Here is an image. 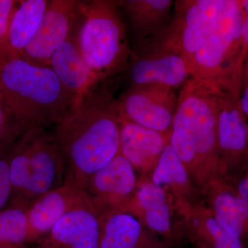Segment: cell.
Returning a JSON list of instances; mask_svg holds the SVG:
<instances>
[{
  "label": "cell",
  "instance_id": "6da1fadb",
  "mask_svg": "<svg viewBox=\"0 0 248 248\" xmlns=\"http://www.w3.org/2000/svg\"><path fill=\"white\" fill-rule=\"evenodd\" d=\"M124 73L76 97L54 126L65 165V181L84 189L86 181L120 154L121 122L116 93Z\"/></svg>",
  "mask_w": 248,
  "mask_h": 248
},
{
  "label": "cell",
  "instance_id": "7a4b0ae2",
  "mask_svg": "<svg viewBox=\"0 0 248 248\" xmlns=\"http://www.w3.org/2000/svg\"><path fill=\"white\" fill-rule=\"evenodd\" d=\"M0 91L19 138L31 128L55 126L76 99L50 67L36 66L21 57L0 59Z\"/></svg>",
  "mask_w": 248,
  "mask_h": 248
},
{
  "label": "cell",
  "instance_id": "3957f363",
  "mask_svg": "<svg viewBox=\"0 0 248 248\" xmlns=\"http://www.w3.org/2000/svg\"><path fill=\"white\" fill-rule=\"evenodd\" d=\"M208 24L198 50L189 60L192 76L221 91L241 93L246 55L241 0H203Z\"/></svg>",
  "mask_w": 248,
  "mask_h": 248
},
{
  "label": "cell",
  "instance_id": "277c9868",
  "mask_svg": "<svg viewBox=\"0 0 248 248\" xmlns=\"http://www.w3.org/2000/svg\"><path fill=\"white\" fill-rule=\"evenodd\" d=\"M219 89L192 78L180 89L169 134V144L187 169L211 166L225 176L217 143V99Z\"/></svg>",
  "mask_w": 248,
  "mask_h": 248
},
{
  "label": "cell",
  "instance_id": "5b68a950",
  "mask_svg": "<svg viewBox=\"0 0 248 248\" xmlns=\"http://www.w3.org/2000/svg\"><path fill=\"white\" fill-rule=\"evenodd\" d=\"M116 1H80L78 28L81 55L98 83L122 74L131 50Z\"/></svg>",
  "mask_w": 248,
  "mask_h": 248
},
{
  "label": "cell",
  "instance_id": "8992f818",
  "mask_svg": "<svg viewBox=\"0 0 248 248\" xmlns=\"http://www.w3.org/2000/svg\"><path fill=\"white\" fill-rule=\"evenodd\" d=\"M13 196L11 203L29 207L49 191L63 185L65 165L53 131L31 128L9 151Z\"/></svg>",
  "mask_w": 248,
  "mask_h": 248
},
{
  "label": "cell",
  "instance_id": "52a82bcc",
  "mask_svg": "<svg viewBox=\"0 0 248 248\" xmlns=\"http://www.w3.org/2000/svg\"><path fill=\"white\" fill-rule=\"evenodd\" d=\"M124 75L128 86L158 85L174 91L182 89L193 78L185 55L165 42L153 48L131 51Z\"/></svg>",
  "mask_w": 248,
  "mask_h": 248
},
{
  "label": "cell",
  "instance_id": "ba28073f",
  "mask_svg": "<svg viewBox=\"0 0 248 248\" xmlns=\"http://www.w3.org/2000/svg\"><path fill=\"white\" fill-rule=\"evenodd\" d=\"M178 94L158 85L128 86L118 97L121 118L169 137Z\"/></svg>",
  "mask_w": 248,
  "mask_h": 248
},
{
  "label": "cell",
  "instance_id": "9c48e42d",
  "mask_svg": "<svg viewBox=\"0 0 248 248\" xmlns=\"http://www.w3.org/2000/svg\"><path fill=\"white\" fill-rule=\"evenodd\" d=\"M136 172L120 153L87 179L84 190L99 216L128 211L140 182Z\"/></svg>",
  "mask_w": 248,
  "mask_h": 248
},
{
  "label": "cell",
  "instance_id": "30bf717a",
  "mask_svg": "<svg viewBox=\"0 0 248 248\" xmlns=\"http://www.w3.org/2000/svg\"><path fill=\"white\" fill-rule=\"evenodd\" d=\"M80 1L49 0L40 27L21 58L38 66L50 67L54 53L78 26Z\"/></svg>",
  "mask_w": 248,
  "mask_h": 248
},
{
  "label": "cell",
  "instance_id": "8fae6325",
  "mask_svg": "<svg viewBox=\"0 0 248 248\" xmlns=\"http://www.w3.org/2000/svg\"><path fill=\"white\" fill-rule=\"evenodd\" d=\"M240 95L219 89L217 99V143L224 178L234 174L248 157V122Z\"/></svg>",
  "mask_w": 248,
  "mask_h": 248
},
{
  "label": "cell",
  "instance_id": "7c38bea8",
  "mask_svg": "<svg viewBox=\"0 0 248 248\" xmlns=\"http://www.w3.org/2000/svg\"><path fill=\"white\" fill-rule=\"evenodd\" d=\"M116 3L126 19L133 40L131 50L153 48L164 42L172 25L174 1L120 0Z\"/></svg>",
  "mask_w": 248,
  "mask_h": 248
},
{
  "label": "cell",
  "instance_id": "4fadbf2b",
  "mask_svg": "<svg viewBox=\"0 0 248 248\" xmlns=\"http://www.w3.org/2000/svg\"><path fill=\"white\" fill-rule=\"evenodd\" d=\"M84 207L93 208L84 189L67 183L32 202L27 210L29 248L45 237L67 214Z\"/></svg>",
  "mask_w": 248,
  "mask_h": 248
},
{
  "label": "cell",
  "instance_id": "5bb4252c",
  "mask_svg": "<svg viewBox=\"0 0 248 248\" xmlns=\"http://www.w3.org/2000/svg\"><path fill=\"white\" fill-rule=\"evenodd\" d=\"M93 207L76 209L29 248H99L100 218Z\"/></svg>",
  "mask_w": 248,
  "mask_h": 248
},
{
  "label": "cell",
  "instance_id": "9a60e30c",
  "mask_svg": "<svg viewBox=\"0 0 248 248\" xmlns=\"http://www.w3.org/2000/svg\"><path fill=\"white\" fill-rule=\"evenodd\" d=\"M99 218V248H166L130 212H112Z\"/></svg>",
  "mask_w": 248,
  "mask_h": 248
},
{
  "label": "cell",
  "instance_id": "2e32d148",
  "mask_svg": "<svg viewBox=\"0 0 248 248\" xmlns=\"http://www.w3.org/2000/svg\"><path fill=\"white\" fill-rule=\"evenodd\" d=\"M120 153L137 171L145 172L154 169L169 137L140 126L120 117Z\"/></svg>",
  "mask_w": 248,
  "mask_h": 248
},
{
  "label": "cell",
  "instance_id": "e0dca14e",
  "mask_svg": "<svg viewBox=\"0 0 248 248\" xmlns=\"http://www.w3.org/2000/svg\"><path fill=\"white\" fill-rule=\"evenodd\" d=\"M78 28V23L71 37L54 53L50 65L63 87L75 98L99 84L80 51Z\"/></svg>",
  "mask_w": 248,
  "mask_h": 248
},
{
  "label": "cell",
  "instance_id": "ac0fdd59",
  "mask_svg": "<svg viewBox=\"0 0 248 248\" xmlns=\"http://www.w3.org/2000/svg\"><path fill=\"white\" fill-rule=\"evenodd\" d=\"M48 2V0L17 1L7 34L0 46V59L20 56L37 33Z\"/></svg>",
  "mask_w": 248,
  "mask_h": 248
},
{
  "label": "cell",
  "instance_id": "d6986e66",
  "mask_svg": "<svg viewBox=\"0 0 248 248\" xmlns=\"http://www.w3.org/2000/svg\"><path fill=\"white\" fill-rule=\"evenodd\" d=\"M128 211L138 217L147 229L164 236L170 234L172 218L166 192L152 181H140Z\"/></svg>",
  "mask_w": 248,
  "mask_h": 248
},
{
  "label": "cell",
  "instance_id": "ffe728a7",
  "mask_svg": "<svg viewBox=\"0 0 248 248\" xmlns=\"http://www.w3.org/2000/svg\"><path fill=\"white\" fill-rule=\"evenodd\" d=\"M212 197V213L218 223L248 248V201L227 182L217 179Z\"/></svg>",
  "mask_w": 248,
  "mask_h": 248
},
{
  "label": "cell",
  "instance_id": "44dd1931",
  "mask_svg": "<svg viewBox=\"0 0 248 248\" xmlns=\"http://www.w3.org/2000/svg\"><path fill=\"white\" fill-rule=\"evenodd\" d=\"M28 208L12 202L0 212V248H29Z\"/></svg>",
  "mask_w": 248,
  "mask_h": 248
},
{
  "label": "cell",
  "instance_id": "7402d4cb",
  "mask_svg": "<svg viewBox=\"0 0 248 248\" xmlns=\"http://www.w3.org/2000/svg\"><path fill=\"white\" fill-rule=\"evenodd\" d=\"M152 182L164 188H185L190 179L187 168L172 146L168 143L153 169Z\"/></svg>",
  "mask_w": 248,
  "mask_h": 248
},
{
  "label": "cell",
  "instance_id": "603a6c76",
  "mask_svg": "<svg viewBox=\"0 0 248 248\" xmlns=\"http://www.w3.org/2000/svg\"><path fill=\"white\" fill-rule=\"evenodd\" d=\"M196 226L195 241L198 248H245L241 240L221 226L211 211Z\"/></svg>",
  "mask_w": 248,
  "mask_h": 248
},
{
  "label": "cell",
  "instance_id": "cb8c5ba5",
  "mask_svg": "<svg viewBox=\"0 0 248 248\" xmlns=\"http://www.w3.org/2000/svg\"><path fill=\"white\" fill-rule=\"evenodd\" d=\"M19 139L14 118L0 91V152L8 149Z\"/></svg>",
  "mask_w": 248,
  "mask_h": 248
},
{
  "label": "cell",
  "instance_id": "d4e9b609",
  "mask_svg": "<svg viewBox=\"0 0 248 248\" xmlns=\"http://www.w3.org/2000/svg\"><path fill=\"white\" fill-rule=\"evenodd\" d=\"M10 148L0 152V212L7 208L12 200L13 187L9 165Z\"/></svg>",
  "mask_w": 248,
  "mask_h": 248
},
{
  "label": "cell",
  "instance_id": "484cf974",
  "mask_svg": "<svg viewBox=\"0 0 248 248\" xmlns=\"http://www.w3.org/2000/svg\"><path fill=\"white\" fill-rule=\"evenodd\" d=\"M224 179L236 189L239 195L248 201V157L237 171Z\"/></svg>",
  "mask_w": 248,
  "mask_h": 248
},
{
  "label": "cell",
  "instance_id": "4316f807",
  "mask_svg": "<svg viewBox=\"0 0 248 248\" xmlns=\"http://www.w3.org/2000/svg\"><path fill=\"white\" fill-rule=\"evenodd\" d=\"M18 1L0 0V46L4 42Z\"/></svg>",
  "mask_w": 248,
  "mask_h": 248
},
{
  "label": "cell",
  "instance_id": "83f0119b",
  "mask_svg": "<svg viewBox=\"0 0 248 248\" xmlns=\"http://www.w3.org/2000/svg\"><path fill=\"white\" fill-rule=\"evenodd\" d=\"M244 19L242 24V39L246 60L248 58V0H241Z\"/></svg>",
  "mask_w": 248,
  "mask_h": 248
},
{
  "label": "cell",
  "instance_id": "f1b7e54d",
  "mask_svg": "<svg viewBox=\"0 0 248 248\" xmlns=\"http://www.w3.org/2000/svg\"><path fill=\"white\" fill-rule=\"evenodd\" d=\"M240 105H241L243 113L248 122V86L241 89V95H240Z\"/></svg>",
  "mask_w": 248,
  "mask_h": 248
},
{
  "label": "cell",
  "instance_id": "f546056e",
  "mask_svg": "<svg viewBox=\"0 0 248 248\" xmlns=\"http://www.w3.org/2000/svg\"><path fill=\"white\" fill-rule=\"evenodd\" d=\"M248 86V58L245 63L242 78H241V89Z\"/></svg>",
  "mask_w": 248,
  "mask_h": 248
}]
</instances>
